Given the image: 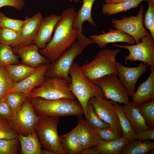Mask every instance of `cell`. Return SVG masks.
Listing matches in <instances>:
<instances>
[{"instance_id":"cell-13","label":"cell","mask_w":154,"mask_h":154,"mask_svg":"<svg viewBox=\"0 0 154 154\" xmlns=\"http://www.w3.org/2000/svg\"><path fill=\"white\" fill-rule=\"evenodd\" d=\"M149 66L148 64L143 62L136 67H127L116 62L117 75L127 90L129 96H133L138 80Z\"/></svg>"},{"instance_id":"cell-43","label":"cell","mask_w":154,"mask_h":154,"mask_svg":"<svg viewBox=\"0 0 154 154\" xmlns=\"http://www.w3.org/2000/svg\"><path fill=\"white\" fill-rule=\"evenodd\" d=\"M23 0H0V8L4 6L12 7L17 10H21L24 6Z\"/></svg>"},{"instance_id":"cell-41","label":"cell","mask_w":154,"mask_h":154,"mask_svg":"<svg viewBox=\"0 0 154 154\" xmlns=\"http://www.w3.org/2000/svg\"><path fill=\"white\" fill-rule=\"evenodd\" d=\"M14 114L5 98L0 100V119L8 120Z\"/></svg>"},{"instance_id":"cell-45","label":"cell","mask_w":154,"mask_h":154,"mask_svg":"<svg viewBox=\"0 0 154 154\" xmlns=\"http://www.w3.org/2000/svg\"><path fill=\"white\" fill-rule=\"evenodd\" d=\"M131 0H105L104 1L106 3H113L127 1Z\"/></svg>"},{"instance_id":"cell-23","label":"cell","mask_w":154,"mask_h":154,"mask_svg":"<svg viewBox=\"0 0 154 154\" xmlns=\"http://www.w3.org/2000/svg\"><path fill=\"white\" fill-rule=\"evenodd\" d=\"M78 117L80 125V134L83 149L96 146L101 141L95 130L91 126L82 116Z\"/></svg>"},{"instance_id":"cell-2","label":"cell","mask_w":154,"mask_h":154,"mask_svg":"<svg viewBox=\"0 0 154 154\" xmlns=\"http://www.w3.org/2000/svg\"><path fill=\"white\" fill-rule=\"evenodd\" d=\"M37 115L41 117L69 116L78 117L84 114L83 108L75 99L62 98L47 100L40 98L30 99Z\"/></svg>"},{"instance_id":"cell-5","label":"cell","mask_w":154,"mask_h":154,"mask_svg":"<svg viewBox=\"0 0 154 154\" xmlns=\"http://www.w3.org/2000/svg\"><path fill=\"white\" fill-rule=\"evenodd\" d=\"M94 43L90 38L78 39L77 41H75L56 60L47 64L46 77L58 76L70 83L71 78L69 71L74 60L87 46Z\"/></svg>"},{"instance_id":"cell-25","label":"cell","mask_w":154,"mask_h":154,"mask_svg":"<svg viewBox=\"0 0 154 154\" xmlns=\"http://www.w3.org/2000/svg\"><path fill=\"white\" fill-rule=\"evenodd\" d=\"M129 142L123 137L108 141L101 140L96 147L100 154H119L124 146Z\"/></svg>"},{"instance_id":"cell-4","label":"cell","mask_w":154,"mask_h":154,"mask_svg":"<svg viewBox=\"0 0 154 154\" xmlns=\"http://www.w3.org/2000/svg\"><path fill=\"white\" fill-rule=\"evenodd\" d=\"M120 51V49L102 50L92 61L80 65V69L87 78L93 83L106 75H117L116 57Z\"/></svg>"},{"instance_id":"cell-50","label":"cell","mask_w":154,"mask_h":154,"mask_svg":"<svg viewBox=\"0 0 154 154\" xmlns=\"http://www.w3.org/2000/svg\"><path fill=\"white\" fill-rule=\"evenodd\" d=\"M1 28V27H0V29Z\"/></svg>"},{"instance_id":"cell-9","label":"cell","mask_w":154,"mask_h":154,"mask_svg":"<svg viewBox=\"0 0 154 154\" xmlns=\"http://www.w3.org/2000/svg\"><path fill=\"white\" fill-rule=\"evenodd\" d=\"M141 42L130 45L114 43L117 47L127 49L129 51L128 55L125 56L124 60L141 61L154 66V38L150 34L144 37Z\"/></svg>"},{"instance_id":"cell-24","label":"cell","mask_w":154,"mask_h":154,"mask_svg":"<svg viewBox=\"0 0 154 154\" xmlns=\"http://www.w3.org/2000/svg\"><path fill=\"white\" fill-rule=\"evenodd\" d=\"M21 145V154H42L41 146L35 130L27 136L19 133L18 137Z\"/></svg>"},{"instance_id":"cell-7","label":"cell","mask_w":154,"mask_h":154,"mask_svg":"<svg viewBox=\"0 0 154 154\" xmlns=\"http://www.w3.org/2000/svg\"><path fill=\"white\" fill-rule=\"evenodd\" d=\"M70 83L61 77H45L42 85L31 92L28 98H40L47 100L62 98L75 99L76 97L70 90Z\"/></svg>"},{"instance_id":"cell-18","label":"cell","mask_w":154,"mask_h":154,"mask_svg":"<svg viewBox=\"0 0 154 154\" xmlns=\"http://www.w3.org/2000/svg\"><path fill=\"white\" fill-rule=\"evenodd\" d=\"M43 18L40 12H37L31 17H25L20 31V44L33 43Z\"/></svg>"},{"instance_id":"cell-32","label":"cell","mask_w":154,"mask_h":154,"mask_svg":"<svg viewBox=\"0 0 154 154\" xmlns=\"http://www.w3.org/2000/svg\"><path fill=\"white\" fill-rule=\"evenodd\" d=\"M19 58L14 53L11 46L0 43V66L20 63Z\"/></svg>"},{"instance_id":"cell-44","label":"cell","mask_w":154,"mask_h":154,"mask_svg":"<svg viewBox=\"0 0 154 154\" xmlns=\"http://www.w3.org/2000/svg\"><path fill=\"white\" fill-rule=\"evenodd\" d=\"M80 154H100L97 151L96 147L82 149Z\"/></svg>"},{"instance_id":"cell-31","label":"cell","mask_w":154,"mask_h":154,"mask_svg":"<svg viewBox=\"0 0 154 154\" xmlns=\"http://www.w3.org/2000/svg\"><path fill=\"white\" fill-rule=\"evenodd\" d=\"M27 94L20 92H11L8 93L5 99L14 114L21 107L28 98Z\"/></svg>"},{"instance_id":"cell-21","label":"cell","mask_w":154,"mask_h":154,"mask_svg":"<svg viewBox=\"0 0 154 154\" xmlns=\"http://www.w3.org/2000/svg\"><path fill=\"white\" fill-rule=\"evenodd\" d=\"M60 142L66 154H79L83 148L80 134V125L77 126L69 133L60 135Z\"/></svg>"},{"instance_id":"cell-46","label":"cell","mask_w":154,"mask_h":154,"mask_svg":"<svg viewBox=\"0 0 154 154\" xmlns=\"http://www.w3.org/2000/svg\"><path fill=\"white\" fill-rule=\"evenodd\" d=\"M42 154H54L52 151L46 149H42Z\"/></svg>"},{"instance_id":"cell-11","label":"cell","mask_w":154,"mask_h":154,"mask_svg":"<svg viewBox=\"0 0 154 154\" xmlns=\"http://www.w3.org/2000/svg\"><path fill=\"white\" fill-rule=\"evenodd\" d=\"M94 83L102 90L106 99L119 104L130 102L129 96L126 88L117 75L105 76L95 81Z\"/></svg>"},{"instance_id":"cell-15","label":"cell","mask_w":154,"mask_h":154,"mask_svg":"<svg viewBox=\"0 0 154 154\" xmlns=\"http://www.w3.org/2000/svg\"><path fill=\"white\" fill-rule=\"evenodd\" d=\"M61 16L51 14L43 18L33 43L40 49L45 48L52 38V35Z\"/></svg>"},{"instance_id":"cell-38","label":"cell","mask_w":154,"mask_h":154,"mask_svg":"<svg viewBox=\"0 0 154 154\" xmlns=\"http://www.w3.org/2000/svg\"><path fill=\"white\" fill-rule=\"evenodd\" d=\"M24 20L9 18L0 11V27L20 33Z\"/></svg>"},{"instance_id":"cell-14","label":"cell","mask_w":154,"mask_h":154,"mask_svg":"<svg viewBox=\"0 0 154 154\" xmlns=\"http://www.w3.org/2000/svg\"><path fill=\"white\" fill-rule=\"evenodd\" d=\"M39 49L33 43L19 44L12 47L14 53L21 58V63L34 68L42 64L50 63L47 58L40 53Z\"/></svg>"},{"instance_id":"cell-34","label":"cell","mask_w":154,"mask_h":154,"mask_svg":"<svg viewBox=\"0 0 154 154\" xmlns=\"http://www.w3.org/2000/svg\"><path fill=\"white\" fill-rule=\"evenodd\" d=\"M20 33L6 28L0 29V43L12 47L20 44Z\"/></svg>"},{"instance_id":"cell-36","label":"cell","mask_w":154,"mask_h":154,"mask_svg":"<svg viewBox=\"0 0 154 154\" xmlns=\"http://www.w3.org/2000/svg\"><path fill=\"white\" fill-rule=\"evenodd\" d=\"M148 8L143 17V26L148 30L150 34L154 38V2L151 0H147Z\"/></svg>"},{"instance_id":"cell-27","label":"cell","mask_w":154,"mask_h":154,"mask_svg":"<svg viewBox=\"0 0 154 154\" xmlns=\"http://www.w3.org/2000/svg\"><path fill=\"white\" fill-rule=\"evenodd\" d=\"M12 79L15 83L19 82L33 73L37 67L34 68L22 63L5 66Z\"/></svg>"},{"instance_id":"cell-35","label":"cell","mask_w":154,"mask_h":154,"mask_svg":"<svg viewBox=\"0 0 154 154\" xmlns=\"http://www.w3.org/2000/svg\"><path fill=\"white\" fill-rule=\"evenodd\" d=\"M13 82L4 66H0V99L5 98L13 87Z\"/></svg>"},{"instance_id":"cell-28","label":"cell","mask_w":154,"mask_h":154,"mask_svg":"<svg viewBox=\"0 0 154 154\" xmlns=\"http://www.w3.org/2000/svg\"><path fill=\"white\" fill-rule=\"evenodd\" d=\"M154 149V143L149 140H133L129 141L124 147L121 154H145Z\"/></svg>"},{"instance_id":"cell-37","label":"cell","mask_w":154,"mask_h":154,"mask_svg":"<svg viewBox=\"0 0 154 154\" xmlns=\"http://www.w3.org/2000/svg\"><path fill=\"white\" fill-rule=\"evenodd\" d=\"M18 138L11 139H0V154H18L19 153Z\"/></svg>"},{"instance_id":"cell-17","label":"cell","mask_w":154,"mask_h":154,"mask_svg":"<svg viewBox=\"0 0 154 154\" xmlns=\"http://www.w3.org/2000/svg\"><path fill=\"white\" fill-rule=\"evenodd\" d=\"M90 38L101 48L106 46L108 44L117 42L128 43L131 45L135 44L134 39L127 34L117 29H110L108 32L97 35H91Z\"/></svg>"},{"instance_id":"cell-6","label":"cell","mask_w":154,"mask_h":154,"mask_svg":"<svg viewBox=\"0 0 154 154\" xmlns=\"http://www.w3.org/2000/svg\"><path fill=\"white\" fill-rule=\"evenodd\" d=\"M59 118L41 117L35 129L41 147L54 154H66L62 147L57 131Z\"/></svg>"},{"instance_id":"cell-49","label":"cell","mask_w":154,"mask_h":154,"mask_svg":"<svg viewBox=\"0 0 154 154\" xmlns=\"http://www.w3.org/2000/svg\"><path fill=\"white\" fill-rule=\"evenodd\" d=\"M153 2H154V0H151Z\"/></svg>"},{"instance_id":"cell-12","label":"cell","mask_w":154,"mask_h":154,"mask_svg":"<svg viewBox=\"0 0 154 154\" xmlns=\"http://www.w3.org/2000/svg\"><path fill=\"white\" fill-rule=\"evenodd\" d=\"M88 102L93 106L100 118L122 137L121 128L113 101L103 97H92Z\"/></svg>"},{"instance_id":"cell-8","label":"cell","mask_w":154,"mask_h":154,"mask_svg":"<svg viewBox=\"0 0 154 154\" xmlns=\"http://www.w3.org/2000/svg\"><path fill=\"white\" fill-rule=\"evenodd\" d=\"M41 117L37 115L30 99L28 98L8 120L19 133L27 136L32 133Z\"/></svg>"},{"instance_id":"cell-22","label":"cell","mask_w":154,"mask_h":154,"mask_svg":"<svg viewBox=\"0 0 154 154\" xmlns=\"http://www.w3.org/2000/svg\"><path fill=\"white\" fill-rule=\"evenodd\" d=\"M122 107L125 115L136 133L151 129L146 124L138 107L132 102L124 104Z\"/></svg>"},{"instance_id":"cell-47","label":"cell","mask_w":154,"mask_h":154,"mask_svg":"<svg viewBox=\"0 0 154 154\" xmlns=\"http://www.w3.org/2000/svg\"><path fill=\"white\" fill-rule=\"evenodd\" d=\"M154 149H152L150 151L151 152L149 154H153L154 153Z\"/></svg>"},{"instance_id":"cell-51","label":"cell","mask_w":154,"mask_h":154,"mask_svg":"<svg viewBox=\"0 0 154 154\" xmlns=\"http://www.w3.org/2000/svg\"><path fill=\"white\" fill-rule=\"evenodd\" d=\"M1 100L0 99V100Z\"/></svg>"},{"instance_id":"cell-1","label":"cell","mask_w":154,"mask_h":154,"mask_svg":"<svg viewBox=\"0 0 154 154\" xmlns=\"http://www.w3.org/2000/svg\"><path fill=\"white\" fill-rule=\"evenodd\" d=\"M76 13L74 6L63 11L51 40L45 48L39 50L50 63L56 60L77 39L78 32L72 27Z\"/></svg>"},{"instance_id":"cell-10","label":"cell","mask_w":154,"mask_h":154,"mask_svg":"<svg viewBox=\"0 0 154 154\" xmlns=\"http://www.w3.org/2000/svg\"><path fill=\"white\" fill-rule=\"evenodd\" d=\"M144 10V5H141L136 16H124L120 19L113 18L112 20V27L131 36L137 44L139 43L143 38L150 34L143 25V17Z\"/></svg>"},{"instance_id":"cell-42","label":"cell","mask_w":154,"mask_h":154,"mask_svg":"<svg viewBox=\"0 0 154 154\" xmlns=\"http://www.w3.org/2000/svg\"><path fill=\"white\" fill-rule=\"evenodd\" d=\"M154 139V128L136 133L134 140L145 141Z\"/></svg>"},{"instance_id":"cell-29","label":"cell","mask_w":154,"mask_h":154,"mask_svg":"<svg viewBox=\"0 0 154 154\" xmlns=\"http://www.w3.org/2000/svg\"><path fill=\"white\" fill-rule=\"evenodd\" d=\"M113 103L121 128L122 137L129 141L134 140V137L136 133L125 115L122 106L119 105L117 102L113 101Z\"/></svg>"},{"instance_id":"cell-26","label":"cell","mask_w":154,"mask_h":154,"mask_svg":"<svg viewBox=\"0 0 154 154\" xmlns=\"http://www.w3.org/2000/svg\"><path fill=\"white\" fill-rule=\"evenodd\" d=\"M147 1L131 0L117 3H105L102 5V11L106 15H113L137 7L141 2Z\"/></svg>"},{"instance_id":"cell-20","label":"cell","mask_w":154,"mask_h":154,"mask_svg":"<svg viewBox=\"0 0 154 154\" xmlns=\"http://www.w3.org/2000/svg\"><path fill=\"white\" fill-rule=\"evenodd\" d=\"M147 80L141 84L132 96V103L138 107L144 102L154 99V66Z\"/></svg>"},{"instance_id":"cell-40","label":"cell","mask_w":154,"mask_h":154,"mask_svg":"<svg viewBox=\"0 0 154 154\" xmlns=\"http://www.w3.org/2000/svg\"><path fill=\"white\" fill-rule=\"evenodd\" d=\"M101 141H108L116 140L121 137L117 132L110 126L104 128L95 129Z\"/></svg>"},{"instance_id":"cell-33","label":"cell","mask_w":154,"mask_h":154,"mask_svg":"<svg viewBox=\"0 0 154 154\" xmlns=\"http://www.w3.org/2000/svg\"><path fill=\"white\" fill-rule=\"evenodd\" d=\"M138 108L148 126L154 128V99L144 102Z\"/></svg>"},{"instance_id":"cell-39","label":"cell","mask_w":154,"mask_h":154,"mask_svg":"<svg viewBox=\"0 0 154 154\" xmlns=\"http://www.w3.org/2000/svg\"><path fill=\"white\" fill-rule=\"evenodd\" d=\"M19 133L8 120L0 119V139H11L18 137Z\"/></svg>"},{"instance_id":"cell-3","label":"cell","mask_w":154,"mask_h":154,"mask_svg":"<svg viewBox=\"0 0 154 154\" xmlns=\"http://www.w3.org/2000/svg\"><path fill=\"white\" fill-rule=\"evenodd\" d=\"M80 65L74 62L69 71L71 78L70 88L81 106L84 115L90 99L104 96L102 89L90 81L81 71Z\"/></svg>"},{"instance_id":"cell-16","label":"cell","mask_w":154,"mask_h":154,"mask_svg":"<svg viewBox=\"0 0 154 154\" xmlns=\"http://www.w3.org/2000/svg\"><path fill=\"white\" fill-rule=\"evenodd\" d=\"M47 64L40 65L33 73L25 79L19 82L15 83L13 87L8 93L20 92L26 94L29 96L33 89L40 86L43 83L46 77Z\"/></svg>"},{"instance_id":"cell-19","label":"cell","mask_w":154,"mask_h":154,"mask_svg":"<svg viewBox=\"0 0 154 154\" xmlns=\"http://www.w3.org/2000/svg\"><path fill=\"white\" fill-rule=\"evenodd\" d=\"M96 0H83L82 6L76 12V16L73 23V29L78 32V39H83L87 37L83 33L82 24L85 21L88 22L94 27L96 24L93 20L91 14L93 4Z\"/></svg>"},{"instance_id":"cell-30","label":"cell","mask_w":154,"mask_h":154,"mask_svg":"<svg viewBox=\"0 0 154 154\" xmlns=\"http://www.w3.org/2000/svg\"><path fill=\"white\" fill-rule=\"evenodd\" d=\"M87 123L94 129H99L110 126L104 121L95 111L92 104L88 102L84 115Z\"/></svg>"},{"instance_id":"cell-48","label":"cell","mask_w":154,"mask_h":154,"mask_svg":"<svg viewBox=\"0 0 154 154\" xmlns=\"http://www.w3.org/2000/svg\"><path fill=\"white\" fill-rule=\"evenodd\" d=\"M79 0H74V2H77Z\"/></svg>"}]
</instances>
